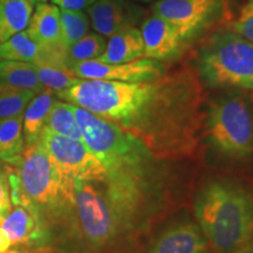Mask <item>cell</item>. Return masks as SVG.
<instances>
[{
    "mask_svg": "<svg viewBox=\"0 0 253 253\" xmlns=\"http://www.w3.org/2000/svg\"><path fill=\"white\" fill-rule=\"evenodd\" d=\"M144 56L148 59L166 60L175 55L181 48L183 37L178 28L154 14L142 25Z\"/></svg>",
    "mask_w": 253,
    "mask_h": 253,
    "instance_id": "7c38bea8",
    "label": "cell"
},
{
    "mask_svg": "<svg viewBox=\"0 0 253 253\" xmlns=\"http://www.w3.org/2000/svg\"><path fill=\"white\" fill-rule=\"evenodd\" d=\"M148 253H208V242L201 227L185 221L163 231Z\"/></svg>",
    "mask_w": 253,
    "mask_h": 253,
    "instance_id": "4fadbf2b",
    "label": "cell"
},
{
    "mask_svg": "<svg viewBox=\"0 0 253 253\" xmlns=\"http://www.w3.org/2000/svg\"><path fill=\"white\" fill-rule=\"evenodd\" d=\"M46 48L33 40L27 31L15 34L0 45V61H24L34 63L42 59Z\"/></svg>",
    "mask_w": 253,
    "mask_h": 253,
    "instance_id": "ffe728a7",
    "label": "cell"
},
{
    "mask_svg": "<svg viewBox=\"0 0 253 253\" xmlns=\"http://www.w3.org/2000/svg\"><path fill=\"white\" fill-rule=\"evenodd\" d=\"M55 6L65 11H81L94 2V0H52Z\"/></svg>",
    "mask_w": 253,
    "mask_h": 253,
    "instance_id": "f1b7e54d",
    "label": "cell"
},
{
    "mask_svg": "<svg viewBox=\"0 0 253 253\" xmlns=\"http://www.w3.org/2000/svg\"><path fill=\"white\" fill-rule=\"evenodd\" d=\"M53 134L82 141V136L74 114V106L71 103L55 101L47 118L45 129Z\"/></svg>",
    "mask_w": 253,
    "mask_h": 253,
    "instance_id": "7402d4cb",
    "label": "cell"
},
{
    "mask_svg": "<svg viewBox=\"0 0 253 253\" xmlns=\"http://www.w3.org/2000/svg\"><path fill=\"white\" fill-rule=\"evenodd\" d=\"M0 84L36 94L46 89L38 78L33 63L24 61H0Z\"/></svg>",
    "mask_w": 253,
    "mask_h": 253,
    "instance_id": "d6986e66",
    "label": "cell"
},
{
    "mask_svg": "<svg viewBox=\"0 0 253 253\" xmlns=\"http://www.w3.org/2000/svg\"><path fill=\"white\" fill-rule=\"evenodd\" d=\"M88 13L94 30L107 38L131 27L134 20L132 7L126 0H95Z\"/></svg>",
    "mask_w": 253,
    "mask_h": 253,
    "instance_id": "5bb4252c",
    "label": "cell"
},
{
    "mask_svg": "<svg viewBox=\"0 0 253 253\" xmlns=\"http://www.w3.org/2000/svg\"><path fill=\"white\" fill-rule=\"evenodd\" d=\"M5 172L12 205L31 209L52 233L72 210L74 181L63 175L40 143L25 147Z\"/></svg>",
    "mask_w": 253,
    "mask_h": 253,
    "instance_id": "3957f363",
    "label": "cell"
},
{
    "mask_svg": "<svg viewBox=\"0 0 253 253\" xmlns=\"http://www.w3.org/2000/svg\"><path fill=\"white\" fill-rule=\"evenodd\" d=\"M74 114L82 142L106 170L104 186L110 201L135 230L161 188L156 157L119 126L78 106Z\"/></svg>",
    "mask_w": 253,
    "mask_h": 253,
    "instance_id": "7a4b0ae2",
    "label": "cell"
},
{
    "mask_svg": "<svg viewBox=\"0 0 253 253\" xmlns=\"http://www.w3.org/2000/svg\"><path fill=\"white\" fill-rule=\"evenodd\" d=\"M0 229L12 246L27 250H41L52 243L50 231L38 213L21 205H12L0 220Z\"/></svg>",
    "mask_w": 253,
    "mask_h": 253,
    "instance_id": "30bf717a",
    "label": "cell"
},
{
    "mask_svg": "<svg viewBox=\"0 0 253 253\" xmlns=\"http://www.w3.org/2000/svg\"><path fill=\"white\" fill-rule=\"evenodd\" d=\"M94 1H95V0H94Z\"/></svg>",
    "mask_w": 253,
    "mask_h": 253,
    "instance_id": "e575fe53",
    "label": "cell"
},
{
    "mask_svg": "<svg viewBox=\"0 0 253 253\" xmlns=\"http://www.w3.org/2000/svg\"><path fill=\"white\" fill-rule=\"evenodd\" d=\"M33 65L36 67L38 78L43 87L53 90L56 94L73 87L81 80L75 77L74 73L66 66L47 62H37Z\"/></svg>",
    "mask_w": 253,
    "mask_h": 253,
    "instance_id": "603a6c76",
    "label": "cell"
},
{
    "mask_svg": "<svg viewBox=\"0 0 253 253\" xmlns=\"http://www.w3.org/2000/svg\"><path fill=\"white\" fill-rule=\"evenodd\" d=\"M28 1L34 5V4H42V2H46L47 0H28Z\"/></svg>",
    "mask_w": 253,
    "mask_h": 253,
    "instance_id": "d6a6232c",
    "label": "cell"
},
{
    "mask_svg": "<svg viewBox=\"0 0 253 253\" xmlns=\"http://www.w3.org/2000/svg\"><path fill=\"white\" fill-rule=\"evenodd\" d=\"M62 42L66 48L87 36L89 31V20L81 11H60Z\"/></svg>",
    "mask_w": 253,
    "mask_h": 253,
    "instance_id": "484cf974",
    "label": "cell"
},
{
    "mask_svg": "<svg viewBox=\"0 0 253 253\" xmlns=\"http://www.w3.org/2000/svg\"><path fill=\"white\" fill-rule=\"evenodd\" d=\"M4 253H33V252L27 249H14V250H8V251H6Z\"/></svg>",
    "mask_w": 253,
    "mask_h": 253,
    "instance_id": "1f68e13d",
    "label": "cell"
},
{
    "mask_svg": "<svg viewBox=\"0 0 253 253\" xmlns=\"http://www.w3.org/2000/svg\"><path fill=\"white\" fill-rule=\"evenodd\" d=\"M202 232L217 253H233L253 237V191L236 183L212 181L195 204Z\"/></svg>",
    "mask_w": 253,
    "mask_h": 253,
    "instance_id": "277c9868",
    "label": "cell"
},
{
    "mask_svg": "<svg viewBox=\"0 0 253 253\" xmlns=\"http://www.w3.org/2000/svg\"><path fill=\"white\" fill-rule=\"evenodd\" d=\"M233 253H253V237Z\"/></svg>",
    "mask_w": 253,
    "mask_h": 253,
    "instance_id": "4dcf8cb0",
    "label": "cell"
},
{
    "mask_svg": "<svg viewBox=\"0 0 253 253\" xmlns=\"http://www.w3.org/2000/svg\"><path fill=\"white\" fill-rule=\"evenodd\" d=\"M36 95L33 91L0 84V122L24 115L27 106Z\"/></svg>",
    "mask_w": 253,
    "mask_h": 253,
    "instance_id": "d4e9b609",
    "label": "cell"
},
{
    "mask_svg": "<svg viewBox=\"0 0 253 253\" xmlns=\"http://www.w3.org/2000/svg\"><path fill=\"white\" fill-rule=\"evenodd\" d=\"M54 102V91L45 89L37 94L28 104L23 115L25 147L39 143L40 136L45 129L47 118Z\"/></svg>",
    "mask_w": 253,
    "mask_h": 253,
    "instance_id": "e0dca14e",
    "label": "cell"
},
{
    "mask_svg": "<svg viewBox=\"0 0 253 253\" xmlns=\"http://www.w3.org/2000/svg\"><path fill=\"white\" fill-rule=\"evenodd\" d=\"M12 208L11 194H9L8 179L6 172L0 170V220L6 216Z\"/></svg>",
    "mask_w": 253,
    "mask_h": 253,
    "instance_id": "83f0119b",
    "label": "cell"
},
{
    "mask_svg": "<svg viewBox=\"0 0 253 253\" xmlns=\"http://www.w3.org/2000/svg\"><path fill=\"white\" fill-rule=\"evenodd\" d=\"M84 251L100 252L115 244L132 229L107 194L104 182L74 181V204L55 229Z\"/></svg>",
    "mask_w": 253,
    "mask_h": 253,
    "instance_id": "5b68a950",
    "label": "cell"
},
{
    "mask_svg": "<svg viewBox=\"0 0 253 253\" xmlns=\"http://www.w3.org/2000/svg\"><path fill=\"white\" fill-rule=\"evenodd\" d=\"M106 45L104 37L99 33H88L66 49V65L71 69L80 62L99 59L103 54Z\"/></svg>",
    "mask_w": 253,
    "mask_h": 253,
    "instance_id": "cb8c5ba5",
    "label": "cell"
},
{
    "mask_svg": "<svg viewBox=\"0 0 253 253\" xmlns=\"http://www.w3.org/2000/svg\"><path fill=\"white\" fill-rule=\"evenodd\" d=\"M220 0H158L154 13L178 28L183 39L203 26Z\"/></svg>",
    "mask_w": 253,
    "mask_h": 253,
    "instance_id": "8fae6325",
    "label": "cell"
},
{
    "mask_svg": "<svg viewBox=\"0 0 253 253\" xmlns=\"http://www.w3.org/2000/svg\"><path fill=\"white\" fill-rule=\"evenodd\" d=\"M71 71L81 80L141 82L157 78L164 72V68L156 60L144 58L126 63L88 60L75 65Z\"/></svg>",
    "mask_w": 253,
    "mask_h": 253,
    "instance_id": "9c48e42d",
    "label": "cell"
},
{
    "mask_svg": "<svg viewBox=\"0 0 253 253\" xmlns=\"http://www.w3.org/2000/svg\"><path fill=\"white\" fill-rule=\"evenodd\" d=\"M144 56V45L141 31L134 26L123 28L109 38L99 61L107 63H126Z\"/></svg>",
    "mask_w": 253,
    "mask_h": 253,
    "instance_id": "2e32d148",
    "label": "cell"
},
{
    "mask_svg": "<svg viewBox=\"0 0 253 253\" xmlns=\"http://www.w3.org/2000/svg\"><path fill=\"white\" fill-rule=\"evenodd\" d=\"M56 95L119 126L160 160L188 155L197 144L202 86L189 68L141 82L80 80Z\"/></svg>",
    "mask_w": 253,
    "mask_h": 253,
    "instance_id": "6da1fadb",
    "label": "cell"
},
{
    "mask_svg": "<svg viewBox=\"0 0 253 253\" xmlns=\"http://www.w3.org/2000/svg\"><path fill=\"white\" fill-rule=\"evenodd\" d=\"M11 242L7 239V237L5 236V233L2 232L1 229H0V253H4L8 251L9 248H11Z\"/></svg>",
    "mask_w": 253,
    "mask_h": 253,
    "instance_id": "f546056e",
    "label": "cell"
},
{
    "mask_svg": "<svg viewBox=\"0 0 253 253\" xmlns=\"http://www.w3.org/2000/svg\"><path fill=\"white\" fill-rule=\"evenodd\" d=\"M205 126L220 154L237 160L253 155V110L245 97L231 95L211 103Z\"/></svg>",
    "mask_w": 253,
    "mask_h": 253,
    "instance_id": "52a82bcc",
    "label": "cell"
},
{
    "mask_svg": "<svg viewBox=\"0 0 253 253\" xmlns=\"http://www.w3.org/2000/svg\"><path fill=\"white\" fill-rule=\"evenodd\" d=\"M28 34L41 47L66 50L62 42L60 9L46 2L38 4L28 24Z\"/></svg>",
    "mask_w": 253,
    "mask_h": 253,
    "instance_id": "9a60e30c",
    "label": "cell"
},
{
    "mask_svg": "<svg viewBox=\"0 0 253 253\" xmlns=\"http://www.w3.org/2000/svg\"><path fill=\"white\" fill-rule=\"evenodd\" d=\"M198 69L211 87L253 90V43L235 32L213 36L199 52Z\"/></svg>",
    "mask_w": 253,
    "mask_h": 253,
    "instance_id": "8992f818",
    "label": "cell"
},
{
    "mask_svg": "<svg viewBox=\"0 0 253 253\" xmlns=\"http://www.w3.org/2000/svg\"><path fill=\"white\" fill-rule=\"evenodd\" d=\"M235 33L253 43V0H246L232 24Z\"/></svg>",
    "mask_w": 253,
    "mask_h": 253,
    "instance_id": "4316f807",
    "label": "cell"
},
{
    "mask_svg": "<svg viewBox=\"0 0 253 253\" xmlns=\"http://www.w3.org/2000/svg\"><path fill=\"white\" fill-rule=\"evenodd\" d=\"M39 143L61 172L72 181H106V170L82 141L43 130Z\"/></svg>",
    "mask_w": 253,
    "mask_h": 253,
    "instance_id": "ba28073f",
    "label": "cell"
},
{
    "mask_svg": "<svg viewBox=\"0 0 253 253\" xmlns=\"http://www.w3.org/2000/svg\"><path fill=\"white\" fill-rule=\"evenodd\" d=\"M137 1H141V2H150V1H153V0H137Z\"/></svg>",
    "mask_w": 253,
    "mask_h": 253,
    "instance_id": "836d02e7",
    "label": "cell"
},
{
    "mask_svg": "<svg viewBox=\"0 0 253 253\" xmlns=\"http://www.w3.org/2000/svg\"><path fill=\"white\" fill-rule=\"evenodd\" d=\"M25 149L23 115L0 122V160L12 163Z\"/></svg>",
    "mask_w": 253,
    "mask_h": 253,
    "instance_id": "44dd1931",
    "label": "cell"
},
{
    "mask_svg": "<svg viewBox=\"0 0 253 253\" xmlns=\"http://www.w3.org/2000/svg\"><path fill=\"white\" fill-rule=\"evenodd\" d=\"M33 13L28 0H0V45L25 31Z\"/></svg>",
    "mask_w": 253,
    "mask_h": 253,
    "instance_id": "ac0fdd59",
    "label": "cell"
}]
</instances>
